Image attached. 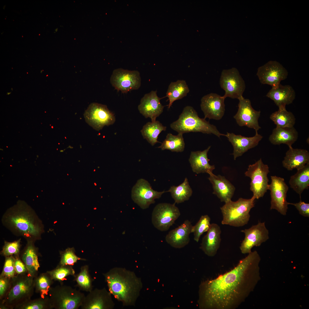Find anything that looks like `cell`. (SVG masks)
<instances>
[{
    "mask_svg": "<svg viewBox=\"0 0 309 309\" xmlns=\"http://www.w3.org/2000/svg\"><path fill=\"white\" fill-rule=\"evenodd\" d=\"M231 270L199 286V308L201 309H235L252 292L260 279V257L251 251Z\"/></svg>",
    "mask_w": 309,
    "mask_h": 309,
    "instance_id": "cell-1",
    "label": "cell"
},
{
    "mask_svg": "<svg viewBox=\"0 0 309 309\" xmlns=\"http://www.w3.org/2000/svg\"><path fill=\"white\" fill-rule=\"evenodd\" d=\"M103 275L108 290L123 306H134L142 288L141 278L125 268L115 267Z\"/></svg>",
    "mask_w": 309,
    "mask_h": 309,
    "instance_id": "cell-2",
    "label": "cell"
},
{
    "mask_svg": "<svg viewBox=\"0 0 309 309\" xmlns=\"http://www.w3.org/2000/svg\"><path fill=\"white\" fill-rule=\"evenodd\" d=\"M3 223L13 231L29 241L39 239L43 231L42 223L33 213L18 210L6 213Z\"/></svg>",
    "mask_w": 309,
    "mask_h": 309,
    "instance_id": "cell-3",
    "label": "cell"
},
{
    "mask_svg": "<svg viewBox=\"0 0 309 309\" xmlns=\"http://www.w3.org/2000/svg\"><path fill=\"white\" fill-rule=\"evenodd\" d=\"M171 128L178 133L191 132L212 134L219 138L225 134L221 133L216 126L211 124L205 119L199 117L194 108L189 106L183 108L178 119L171 123Z\"/></svg>",
    "mask_w": 309,
    "mask_h": 309,
    "instance_id": "cell-4",
    "label": "cell"
},
{
    "mask_svg": "<svg viewBox=\"0 0 309 309\" xmlns=\"http://www.w3.org/2000/svg\"><path fill=\"white\" fill-rule=\"evenodd\" d=\"M255 199L239 198L237 201L230 200L220 207L223 219L222 225L239 227L247 224L249 220V212L254 206Z\"/></svg>",
    "mask_w": 309,
    "mask_h": 309,
    "instance_id": "cell-5",
    "label": "cell"
},
{
    "mask_svg": "<svg viewBox=\"0 0 309 309\" xmlns=\"http://www.w3.org/2000/svg\"><path fill=\"white\" fill-rule=\"evenodd\" d=\"M49 292L52 307L57 309H78L85 296L80 290L67 285L51 288Z\"/></svg>",
    "mask_w": 309,
    "mask_h": 309,
    "instance_id": "cell-6",
    "label": "cell"
},
{
    "mask_svg": "<svg viewBox=\"0 0 309 309\" xmlns=\"http://www.w3.org/2000/svg\"><path fill=\"white\" fill-rule=\"evenodd\" d=\"M268 166L264 163L261 159L255 163L249 165L245 172V176L251 179L250 190L253 193L252 197L255 199L263 197L268 190L269 173Z\"/></svg>",
    "mask_w": 309,
    "mask_h": 309,
    "instance_id": "cell-7",
    "label": "cell"
},
{
    "mask_svg": "<svg viewBox=\"0 0 309 309\" xmlns=\"http://www.w3.org/2000/svg\"><path fill=\"white\" fill-rule=\"evenodd\" d=\"M220 84L225 92L223 97L239 99L243 96L245 88L244 81L237 69L223 70L221 73Z\"/></svg>",
    "mask_w": 309,
    "mask_h": 309,
    "instance_id": "cell-8",
    "label": "cell"
},
{
    "mask_svg": "<svg viewBox=\"0 0 309 309\" xmlns=\"http://www.w3.org/2000/svg\"><path fill=\"white\" fill-rule=\"evenodd\" d=\"M180 215L179 210L175 203H160L153 210L152 222L157 229L166 231L169 230Z\"/></svg>",
    "mask_w": 309,
    "mask_h": 309,
    "instance_id": "cell-9",
    "label": "cell"
},
{
    "mask_svg": "<svg viewBox=\"0 0 309 309\" xmlns=\"http://www.w3.org/2000/svg\"><path fill=\"white\" fill-rule=\"evenodd\" d=\"M86 123L95 130L99 131L105 126L113 124L115 118L107 106L97 103H92L88 106L84 113Z\"/></svg>",
    "mask_w": 309,
    "mask_h": 309,
    "instance_id": "cell-10",
    "label": "cell"
},
{
    "mask_svg": "<svg viewBox=\"0 0 309 309\" xmlns=\"http://www.w3.org/2000/svg\"><path fill=\"white\" fill-rule=\"evenodd\" d=\"M112 86L118 91L127 93L140 87L141 79L139 72L122 68L114 70L110 78Z\"/></svg>",
    "mask_w": 309,
    "mask_h": 309,
    "instance_id": "cell-11",
    "label": "cell"
},
{
    "mask_svg": "<svg viewBox=\"0 0 309 309\" xmlns=\"http://www.w3.org/2000/svg\"><path fill=\"white\" fill-rule=\"evenodd\" d=\"M288 72L287 70L279 62L270 61L259 67L256 75L260 82L268 84L272 88H276L280 82L287 78Z\"/></svg>",
    "mask_w": 309,
    "mask_h": 309,
    "instance_id": "cell-12",
    "label": "cell"
},
{
    "mask_svg": "<svg viewBox=\"0 0 309 309\" xmlns=\"http://www.w3.org/2000/svg\"><path fill=\"white\" fill-rule=\"evenodd\" d=\"M271 183L268 190L271 195V209H276L280 214L286 215L288 209L286 198L289 187L283 178L276 176H271Z\"/></svg>",
    "mask_w": 309,
    "mask_h": 309,
    "instance_id": "cell-13",
    "label": "cell"
},
{
    "mask_svg": "<svg viewBox=\"0 0 309 309\" xmlns=\"http://www.w3.org/2000/svg\"><path fill=\"white\" fill-rule=\"evenodd\" d=\"M167 191L158 192L153 190L150 183L146 180L138 179L133 187L131 197L134 202L141 209H145L155 202V199L160 198Z\"/></svg>",
    "mask_w": 309,
    "mask_h": 309,
    "instance_id": "cell-14",
    "label": "cell"
},
{
    "mask_svg": "<svg viewBox=\"0 0 309 309\" xmlns=\"http://www.w3.org/2000/svg\"><path fill=\"white\" fill-rule=\"evenodd\" d=\"M238 100V110L233 116L237 124L240 126H245L253 129L258 132L261 128L258 123L261 111L252 108L249 99L242 96Z\"/></svg>",
    "mask_w": 309,
    "mask_h": 309,
    "instance_id": "cell-15",
    "label": "cell"
},
{
    "mask_svg": "<svg viewBox=\"0 0 309 309\" xmlns=\"http://www.w3.org/2000/svg\"><path fill=\"white\" fill-rule=\"evenodd\" d=\"M241 231L245 235L239 247L243 254L249 253L251 251L253 247L260 246L269 238V231L264 222H259L250 228L242 230Z\"/></svg>",
    "mask_w": 309,
    "mask_h": 309,
    "instance_id": "cell-16",
    "label": "cell"
},
{
    "mask_svg": "<svg viewBox=\"0 0 309 309\" xmlns=\"http://www.w3.org/2000/svg\"><path fill=\"white\" fill-rule=\"evenodd\" d=\"M85 296L82 309H112L115 306L112 295L106 288H96Z\"/></svg>",
    "mask_w": 309,
    "mask_h": 309,
    "instance_id": "cell-17",
    "label": "cell"
},
{
    "mask_svg": "<svg viewBox=\"0 0 309 309\" xmlns=\"http://www.w3.org/2000/svg\"><path fill=\"white\" fill-rule=\"evenodd\" d=\"M225 99L216 93H210L203 96L200 104L204 118L217 120L221 119L225 112Z\"/></svg>",
    "mask_w": 309,
    "mask_h": 309,
    "instance_id": "cell-18",
    "label": "cell"
},
{
    "mask_svg": "<svg viewBox=\"0 0 309 309\" xmlns=\"http://www.w3.org/2000/svg\"><path fill=\"white\" fill-rule=\"evenodd\" d=\"M224 136L228 138L233 146L232 154L234 160L242 156L249 149L257 146L263 138V136L258 134V132H255V135L251 137H245L228 132Z\"/></svg>",
    "mask_w": 309,
    "mask_h": 309,
    "instance_id": "cell-19",
    "label": "cell"
},
{
    "mask_svg": "<svg viewBox=\"0 0 309 309\" xmlns=\"http://www.w3.org/2000/svg\"><path fill=\"white\" fill-rule=\"evenodd\" d=\"M161 99L157 96V91H152L146 94L138 106L140 112L145 118H150L151 122L155 121L163 110L164 106L161 103Z\"/></svg>",
    "mask_w": 309,
    "mask_h": 309,
    "instance_id": "cell-20",
    "label": "cell"
},
{
    "mask_svg": "<svg viewBox=\"0 0 309 309\" xmlns=\"http://www.w3.org/2000/svg\"><path fill=\"white\" fill-rule=\"evenodd\" d=\"M207 173L209 175L208 179L212 185L213 193L221 202L225 203L231 200L235 190L234 186L224 176L215 175L210 171Z\"/></svg>",
    "mask_w": 309,
    "mask_h": 309,
    "instance_id": "cell-21",
    "label": "cell"
},
{
    "mask_svg": "<svg viewBox=\"0 0 309 309\" xmlns=\"http://www.w3.org/2000/svg\"><path fill=\"white\" fill-rule=\"evenodd\" d=\"M192 226L189 220H185L179 226L168 233L165 237L166 241L175 248L184 247L190 241L189 235L191 233Z\"/></svg>",
    "mask_w": 309,
    "mask_h": 309,
    "instance_id": "cell-22",
    "label": "cell"
},
{
    "mask_svg": "<svg viewBox=\"0 0 309 309\" xmlns=\"http://www.w3.org/2000/svg\"><path fill=\"white\" fill-rule=\"evenodd\" d=\"M203 238L200 248L207 255L213 257L216 254L220 246L221 230L218 225L213 223Z\"/></svg>",
    "mask_w": 309,
    "mask_h": 309,
    "instance_id": "cell-23",
    "label": "cell"
},
{
    "mask_svg": "<svg viewBox=\"0 0 309 309\" xmlns=\"http://www.w3.org/2000/svg\"><path fill=\"white\" fill-rule=\"evenodd\" d=\"M266 96L274 101L279 109H281L286 108V105L292 103L295 99L296 93L290 86L282 85L280 84L276 88H272Z\"/></svg>",
    "mask_w": 309,
    "mask_h": 309,
    "instance_id": "cell-24",
    "label": "cell"
},
{
    "mask_svg": "<svg viewBox=\"0 0 309 309\" xmlns=\"http://www.w3.org/2000/svg\"><path fill=\"white\" fill-rule=\"evenodd\" d=\"M309 163V152L305 149L294 148L292 147L286 153L282 161L283 167L289 171L299 169Z\"/></svg>",
    "mask_w": 309,
    "mask_h": 309,
    "instance_id": "cell-25",
    "label": "cell"
},
{
    "mask_svg": "<svg viewBox=\"0 0 309 309\" xmlns=\"http://www.w3.org/2000/svg\"><path fill=\"white\" fill-rule=\"evenodd\" d=\"M298 133L294 127H276L274 129L269 140L273 144L280 145L284 144L289 147L297 140Z\"/></svg>",
    "mask_w": 309,
    "mask_h": 309,
    "instance_id": "cell-26",
    "label": "cell"
},
{
    "mask_svg": "<svg viewBox=\"0 0 309 309\" xmlns=\"http://www.w3.org/2000/svg\"><path fill=\"white\" fill-rule=\"evenodd\" d=\"M211 146L202 151H191L189 159V161L193 172L197 174L207 173L208 171L213 172L215 169L214 165L209 163L207 153Z\"/></svg>",
    "mask_w": 309,
    "mask_h": 309,
    "instance_id": "cell-27",
    "label": "cell"
},
{
    "mask_svg": "<svg viewBox=\"0 0 309 309\" xmlns=\"http://www.w3.org/2000/svg\"><path fill=\"white\" fill-rule=\"evenodd\" d=\"M33 281L31 277L26 276L20 278L14 284L10 290L7 297L10 302L20 300L31 292Z\"/></svg>",
    "mask_w": 309,
    "mask_h": 309,
    "instance_id": "cell-28",
    "label": "cell"
},
{
    "mask_svg": "<svg viewBox=\"0 0 309 309\" xmlns=\"http://www.w3.org/2000/svg\"><path fill=\"white\" fill-rule=\"evenodd\" d=\"M290 187L301 195L305 189L309 187V163L303 168L297 170V173L291 176L289 181Z\"/></svg>",
    "mask_w": 309,
    "mask_h": 309,
    "instance_id": "cell-29",
    "label": "cell"
},
{
    "mask_svg": "<svg viewBox=\"0 0 309 309\" xmlns=\"http://www.w3.org/2000/svg\"><path fill=\"white\" fill-rule=\"evenodd\" d=\"M189 90L186 82L184 80H178L171 82L169 85L166 93L169 102L168 108L169 109L175 100L186 96L189 92Z\"/></svg>",
    "mask_w": 309,
    "mask_h": 309,
    "instance_id": "cell-30",
    "label": "cell"
},
{
    "mask_svg": "<svg viewBox=\"0 0 309 309\" xmlns=\"http://www.w3.org/2000/svg\"><path fill=\"white\" fill-rule=\"evenodd\" d=\"M167 127L164 126L158 121L148 122L144 125L141 130L142 134L144 139L152 146L158 142V136L162 131H165Z\"/></svg>",
    "mask_w": 309,
    "mask_h": 309,
    "instance_id": "cell-31",
    "label": "cell"
},
{
    "mask_svg": "<svg viewBox=\"0 0 309 309\" xmlns=\"http://www.w3.org/2000/svg\"><path fill=\"white\" fill-rule=\"evenodd\" d=\"M32 241H29L22 257L27 270L31 276L35 274L40 267L35 249Z\"/></svg>",
    "mask_w": 309,
    "mask_h": 309,
    "instance_id": "cell-32",
    "label": "cell"
},
{
    "mask_svg": "<svg viewBox=\"0 0 309 309\" xmlns=\"http://www.w3.org/2000/svg\"><path fill=\"white\" fill-rule=\"evenodd\" d=\"M167 192H169L175 203L179 204L188 200L193 193L188 179L185 178L184 181L177 186H171Z\"/></svg>",
    "mask_w": 309,
    "mask_h": 309,
    "instance_id": "cell-33",
    "label": "cell"
},
{
    "mask_svg": "<svg viewBox=\"0 0 309 309\" xmlns=\"http://www.w3.org/2000/svg\"><path fill=\"white\" fill-rule=\"evenodd\" d=\"M270 119L278 127H294L296 118L293 114L287 111L286 108L279 109L272 113Z\"/></svg>",
    "mask_w": 309,
    "mask_h": 309,
    "instance_id": "cell-34",
    "label": "cell"
},
{
    "mask_svg": "<svg viewBox=\"0 0 309 309\" xmlns=\"http://www.w3.org/2000/svg\"><path fill=\"white\" fill-rule=\"evenodd\" d=\"M185 143L183 134L178 133L175 135L171 133H168L166 138L158 147L162 150H168L172 152H181L185 149Z\"/></svg>",
    "mask_w": 309,
    "mask_h": 309,
    "instance_id": "cell-35",
    "label": "cell"
},
{
    "mask_svg": "<svg viewBox=\"0 0 309 309\" xmlns=\"http://www.w3.org/2000/svg\"><path fill=\"white\" fill-rule=\"evenodd\" d=\"M76 286L79 290L89 292L93 289L94 280L91 276L88 265L82 266L79 272L74 276Z\"/></svg>",
    "mask_w": 309,
    "mask_h": 309,
    "instance_id": "cell-36",
    "label": "cell"
},
{
    "mask_svg": "<svg viewBox=\"0 0 309 309\" xmlns=\"http://www.w3.org/2000/svg\"><path fill=\"white\" fill-rule=\"evenodd\" d=\"M210 221V218L208 215H202L196 224L192 226L191 233H193L194 239L196 241L198 242L201 235L208 230L211 224Z\"/></svg>",
    "mask_w": 309,
    "mask_h": 309,
    "instance_id": "cell-37",
    "label": "cell"
},
{
    "mask_svg": "<svg viewBox=\"0 0 309 309\" xmlns=\"http://www.w3.org/2000/svg\"><path fill=\"white\" fill-rule=\"evenodd\" d=\"M53 280L61 281L68 276L75 275V272L70 265H59L56 269L47 272Z\"/></svg>",
    "mask_w": 309,
    "mask_h": 309,
    "instance_id": "cell-38",
    "label": "cell"
},
{
    "mask_svg": "<svg viewBox=\"0 0 309 309\" xmlns=\"http://www.w3.org/2000/svg\"><path fill=\"white\" fill-rule=\"evenodd\" d=\"M61 259L60 265L72 266L79 260L86 261V260L78 256L75 253V248L68 247L64 251L60 252Z\"/></svg>",
    "mask_w": 309,
    "mask_h": 309,
    "instance_id": "cell-39",
    "label": "cell"
},
{
    "mask_svg": "<svg viewBox=\"0 0 309 309\" xmlns=\"http://www.w3.org/2000/svg\"><path fill=\"white\" fill-rule=\"evenodd\" d=\"M54 280L47 273L43 274L37 279L35 282L36 288L38 291L43 294L49 291Z\"/></svg>",
    "mask_w": 309,
    "mask_h": 309,
    "instance_id": "cell-40",
    "label": "cell"
},
{
    "mask_svg": "<svg viewBox=\"0 0 309 309\" xmlns=\"http://www.w3.org/2000/svg\"><path fill=\"white\" fill-rule=\"evenodd\" d=\"M20 241V239L13 242L5 241L1 253L7 257L17 255L19 251Z\"/></svg>",
    "mask_w": 309,
    "mask_h": 309,
    "instance_id": "cell-41",
    "label": "cell"
},
{
    "mask_svg": "<svg viewBox=\"0 0 309 309\" xmlns=\"http://www.w3.org/2000/svg\"><path fill=\"white\" fill-rule=\"evenodd\" d=\"M21 308L24 309H43L47 308H52L49 299H40L29 302L23 304Z\"/></svg>",
    "mask_w": 309,
    "mask_h": 309,
    "instance_id": "cell-42",
    "label": "cell"
},
{
    "mask_svg": "<svg viewBox=\"0 0 309 309\" xmlns=\"http://www.w3.org/2000/svg\"><path fill=\"white\" fill-rule=\"evenodd\" d=\"M15 259L12 255L7 257L1 276L8 278L14 277L15 272L14 265Z\"/></svg>",
    "mask_w": 309,
    "mask_h": 309,
    "instance_id": "cell-43",
    "label": "cell"
},
{
    "mask_svg": "<svg viewBox=\"0 0 309 309\" xmlns=\"http://www.w3.org/2000/svg\"><path fill=\"white\" fill-rule=\"evenodd\" d=\"M288 205H294L298 210L299 213L303 216L309 217V204L302 201L300 199L299 202L296 203L288 202Z\"/></svg>",
    "mask_w": 309,
    "mask_h": 309,
    "instance_id": "cell-44",
    "label": "cell"
},
{
    "mask_svg": "<svg viewBox=\"0 0 309 309\" xmlns=\"http://www.w3.org/2000/svg\"><path fill=\"white\" fill-rule=\"evenodd\" d=\"M14 265L15 272L18 274L23 273L27 270L25 265L18 259H15Z\"/></svg>",
    "mask_w": 309,
    "mask_h": 309,
    "instance_id": "cell-45",
    "label": "cell"
},
{
    "mask_svg": "<svg viewBox=\"0 0 309 309\" xmlns=\"http://www.w3.org/2000/svg\"><path fill=\"white\" fill-rule=\"evenodd\" d=\"M8 278L1 276L0 279V296H2L5 294L8 287Z\"/></svg>",
    "mask_w": 309,
    "mask_h": 309,
    "instance_id": "cell-46",
    "label": "cell"
}]
</instances>
